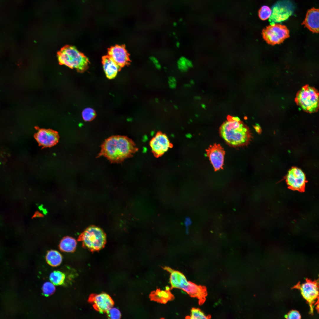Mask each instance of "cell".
<instances>
[{
  "instance_id": "6da1fadb",
  "label": "cell",
  "mask_w": 319,
  "mask_h": 319,
  "mask_svg": "<svg viewBox=\"0 0 319 319\" xmlns=\"http://www.w3.org/2000/svg\"><path fill=\"white\" fill-rule=\"evenodd\" d=\"M136 150L132 139L125 136H113L102 144L99 156H103L111 162L120 163L132 156Z\"/></svg>"
},
{
  "instance_id": "7a4b0ae2",
  "label": "cell",
  "mask_w": 319,
  "mask_h": 319,
  "mask_svg": "<svg viewBox=\"0 0 319 319\" xmlns=\"http://www.w3.org/2000/svg\"><path fill=\"white\" fill-rule=\"evenodd\" d=\"M220 135L227 144L237 147L247 145L252 136L249 128L237 117L230 115L219 128Z\"/></svg>"
},
{
  "instance_id": "3957f363",
  "label": "cell",
  "mask_w": 319,
  "mask_h": 319,
  "mask_svg": "<svg viewBox=\"0 0 319 319\" xmlns=\"http://www.w3.org/2000/svg\"><path fill=\"white\" fill-rule=\"evenodd\" d=\"M164 268L170 274V282L172 288L182 289L191 297L197 298L201 302L204 300L206 293L202 287L188 281L185 276L178 271L167 267Z\"/></svg>"
},
{
  "instance_id": "277c9868",
  "label": "cell",
  "mask_w": 319,
  "mask_h": 319,
  "mask_svg": "<svg viewBox=\"0 0 319 319\" xmlns=\"http://www.w3.org/2000/svg\"><path fill=\"white\" fill-rule=\"evenodd\" d=\"M57 57L60 64L80 72L85 71L88 67L87 57L73 46H67L62 48Z\"/></svg>"
},
{
  "instance_id": "5b68a950",
  "label": "cell",
  "mask_w": 319,
  "mask_h": 319,
  "mask_svg": "<svg viewBox=\"0 0 319 319\" xmlns=\"http://www.w3.org/2000/svg\"><path fill=\"white\" fill-rule=\"evenodd\" d=\"M295 102L305 111L312 113L319 108V96L317 90L308 85L304 86L297 93Z\"/></svg>"
},
{
  "instance_id": "8992f818",
  "label": "cell",
  "mask_w": 319,
  "mask_h": 319,
  "mask_svg": "<svg viewBox=\"0 0 319 319\" xmlns=\"http://www.w3.org/2000/svg\"><path fill=\"white\" fill-rule=\"evenodd\" d=\"M81 240L84 245L92 250H99L102 248L106 242V237L102 230L95 226L87 229L82 234Z\"/></svg>"
},
{
  "instance_id": "52a82bcc",
  "label": "cell",
  "mask_w": 319,
  "mask_h": 319,
  "mask_svg": "<svg viewBox=\"0 0 319 319\" xmlns=\"http://www.w3.org/2000/svg\"><path fill=\"white\" fill-rule=\"evenodd\" d=\"M289 31L285 25L279 24L271 25L262 31L263 38L269 44H279L289 36Z\"/></svg>"
},
{
  "instance_id": "ba28073f",
  "label": "cell",
  "mask_w": 319,
  "mask_h": 319,
  "mask_svg": "<svg viewBox=\"0 0 319 319\" xmlns=\"http://www.w3.org/2000/svg\"><path fill=\"white\" fill-rule=\"evenodd\" d=\"M294 7L289 0L277 2L272 8V14L269 18L271 22H279L285 21L293 13Z\"/></svg>"
},
{
  "instance_id": "9c48e42d",
  "label": "cell",
  "mask_w": 319,
  "mask_h": 319,
  "mask_svg": "<svg viewBox=\"0 0 319 319\" xmlns=\"http://www.w3.org/2000/svg\"><path fill=\"white\" fill-rule=\"evenodd\" d=\"M288 187L293 190L300 192L305 191L307 182L305 175L300 169L294 167L288 171L286 177Z\"/></svg>"
},
{
  "instance_id": "30bf717a",
  "label": "cell",
  "mask_w": 319,
  "mask_h": 319,
  "mask_svg": "<svg viewBox=\"0 0 319 319\" xmlns=\"http://www.w3.org/2000/svg\"><path fill=\"white\" fill-rule=\"evenodd\" d=\"M34 137L40 146L45 147L54 146L59 139L58 132L51 129H38Z\"/></svg>"
},
{
  "instance_id": "8fae6325",
  "label": "cell",
  "mask_w": 319,
  "mask_h": 319,
  "mask_svg": "<svg viewBox=\"0 0 319 319\" xmlns=\"http://www.w3.org/2000/svg\"><path fill=\"white\" fill-rule=\"evenodd\" d=\"M207 155L215 171L223 168L225 151L219 144L211 145L206 150Z\"/></svg>"
},
{
  "instance_id": "7c38bea8",
  "label": "cell",
  "mask_w": 319,
  "mask_h": 319,
  "mask_svg": "<svg viewBox=\"0 0 319 319\" xmlns=\"http://www.w3.org/2000/svg\"><path fill=\"white\" fill-rule=\"evenodd\" d=\"M108 56L121 68L130 63L129 54L124 45H116L109 48Z\"/></svg>"
},
{
  "instance_id": "4fadbf2b",
  "label": "cell",
  "mask_w": 319,
  "mask_h": 319,
  "mask_svg": "<svg viewBox=\"0 0 319 319\" xmlns=\"http://www.w3.org/2000/svg\"><path fill=\"white\" fill-rule=\"evenodd\" d=\"M152 150L157 156L160 155L167 152L171 144L167 136L162 133H158L150 142Z\"/></svg>"
},
{
  "instance_id": "5bb4252c",
  "label": "cell",
  "mask_w": 319,
  "mask_h": 319,
  "mask_svg": "<svg viewBox=\"0 0 319 319\" xmlns=\"http://www.w3.org/2000/svg\"><path fill=\"white\" fill-rule=\"evenodd\" d=\"M91 300L95 309L101 312H107L113 305L110 296L104 293L93 296Z\"/></svg>"
},
{
  "instance_id": "9a60e30c",
  "label": "cell",
  "mask_w": 319,
  "mask_h": 319,
  "mask_svg": "<svg viewBox=\"0 0 319 319\" xmlns=\"http://www.w3.org/2000/svg\"><path fill=\"white\" fill-rule=\"evenodd\" d=\"M301 293L303 297L310 303H312L318 295V288L317 283L307 280L299 286Z\"/></svg>"
},
{
  "instance_id": "2e32d148",
  "label": "cell",
  "mask_w": 319,
  "mask_h": 319,
  "mask_svg": "<svg viewBox=\"0 0 319 319\" xmlns=\"http://www.w3.org/2000/svg\"><path fill=\"white\" fill-rule=\"evenodd\" d=\"M319 9L313 8L308 10L302 25L313 33L319 32Z\"/></svg>"
},
{
  "instance_id": "e0dca14e",
  "label": "cell",
  "mask_w": 319,
  "mask_h": 319,
  "mask_svg": "<svg viewBox=\"0 0 319 319\" xmlns=\"http://www.w3.org/2000/svg\"><path fill=\"white\" fill-rule=\"evenodd\" d=\"M102 63L106 77L110 79L114 78L121 68L108 55L102 57Z\"/></svg>"
},
{
  "instance_id": "ac0fdd59",
  "label": "cell",
  "mask_w": 319,
  "mask_h": 319,
  "mask_svg": "<svg viewBox=\"0 0 319 319\" xmlns=\"http://www.w3.org/2000/svg\"><path fill=\"white\" fill-rule=\"evenodd\" d=\"M149 297L152 300L163 304L174 298V296L170 290H160V289H157L156 290L152 292Z\"/></svg>"
},
{
  "instance_id": "d6986e66",
  "label": "cell",
  "mask_w": 319,
  "mask_h": 319,
  "mask_svg": "<svg viewBox=\"0 0 319 319\" xmlns=\"http://www.w3.org/2000/svg\"><path fill=\"white\" fill-rule=\"evenodd\" d=\"M77 244V241L75 239L70 237H66L61 240L59 247L60 249L63 252H72L75 250Z\"/></svg>"
},
{
  "instance_id": "ffe728a7",
  "label": "cell",
  "mask_w": 319,
  "mask_h": 319,
  "mask_svg": "<svg viewBox=\"0 0 319 319\" xmlns=\"http://www.w3.org/2000/svg\"><path fill=\"white\" fill-rule=\"evenodd\" d=\"M46 259L49 265L55 267L61 264L62 261V257L61 253L58 251L51 250L48 251L47 253Z\"/></svg>"
},
{
  "instance_id": "44dd1931",
  "label": "cell",
  "mask_w": 319,
  "mask_h": 319,
  "mask_svg": "<svg viewBox=\"0 0 319 319\" xmlns=\"http://www.w3.org/2000/svg\"><path fill=\"white\" fill-rule=\"evenodd\" d=\"M49 278L51 282L54 284L59 285L64 283L65 276L63 272L56 271H53L50 274Z\"/></svg>"
},
{
  "instance_id": "7402d4cb",
  "label": "cell",
  "mask_w": 319,
  "mask_h": 319,
  "mask_svg": "<svg viewBox=\"0 0 319 319\" xmlns=\"http://www.w3.org/2000/svg\"><path fill=\"white\" fill-rule=\"evenodd\" d=\"M82 116L84 120L90 121L93 120L96 116L95 110L90 108H85L82 112Z\"/></svg>"
},
{
  "instance_id": "603a6c76",
  "label": "cell",
  "mask_w": 319,
  "mask_h": 319,
  "mask_svg": "<svg viewBox=\"0 0 319 319\" xmlns=\"http://www.w3.org/2000/svg\"><path fill=\"white\" fill-rule=\"evenodd\" d=\"M186 318L192 319H206L208 318V317L199 309L193 308L191 310L190 315L187 316Z\"/></svg>"
},
{
  "instance_id": "cb8c5ba5",
  "label": "cell",
  "mask_w": 319,
  "mask_h": 319,
  "mask_svg": "<svg viewBox=\"0 0 319 319\" xmlns=\"http://www.w3.org/2000/svg\"><path fill=\"white\" fill-rule=\"evenodd\" d=\"M272 14V10L268 6H263L258 12L259 17L262 20H265L269 18Z\"/></svg>"
},
{
  "instance_id": "d4e9b609",
  "label": "cell",
  "mask_w": 319,
  "mask_h": 319,
  "mask_svg": "<svg viewBox=\"0 0 319 319\" xmlns=\"http://www.w3.org/2000/svg\"><path fill=\"white\" fill-rule=\"evenodd\" d=\"M55 290V285L51 282H46L43 285L42 291L43 294L46 296L52 294Z\"/></svg>"
},
{
  "instance_id": "484cf974",
  "label": "cell",
  "mask_w": 319,
  "mask_h": 319,
  "mask_svg": "<svg viewBox=\"0 0 319 319\" xmlns=\"http://www.w3.org/2000/svg\"><path fill=\"white\" fill-rule=\"evenodd\" d=\"M109 318L111 319H118L121 316L120 310L117 308L112 306L107 311Z\"/></svg>"
},
{
  "instance_id": "4316f807",
  "label": "cell",
  "mask_w": 319,
  "mask_h": 319,
  "mask_svg": "<svg viewBox=\"0 0 319 319\" xmlns=\"http://www.w3.org/2000/svg\"><path fill=\"white\" fill-rule=\"evenodd\" d=\"M301 315L300 313L297 311L292 310L286 315L285 317L287 319H300Z\"/></svg>"
},
{
  "instance_id": "83f0119b",
  "label": "cell",
  "mask_w": 319,
  "mask_h": 319,
  "mask_svg": "<svg viewBox=\"0 0 319 319\" xmlns=\"http://www.w3.org/2000/svg\"><path fill=\"white\" fill-rule=\"evenodd\" d=\"M254 128L258 134H260L262 131L261 129L260 126L257 124L254 126Z\"/></svg>"
},
{
  "instance_id": "f1b7e54d",
  "label": "cell",
  "mask_w": 319,
  "mask_h": 319,
  "mask_svg": "<svg viewBox=\"0 0 319 319\" xmlns=\"http://www.w3.org/2000/svg\"><path fill=\"white\" fill-rule=\"evenodd\" d=\"M148 138L147 136L146 135H144L143 137V141H144V142H145V141H147L148 140Z\"/></svg>"
},
{
  "instance_id": "f546056e",
  "label": "cell",
  "mask_w": 319,
  "mask_h": 319,
  "mask_svg": "<svg viewBox=\"0 0 319 319\" xmlns=\"http://www.w3.org/2000/svg\"><path fill=\"white\" fill-rule=\"evenodd\" d=\"M185 136L186 138L190 139L192 137V135L190 133H187L185 135Z\"/></svg>"
},
{
  "instance_id": "4dcf8cb0",
  "label": "cell",
  "mask_w": 319,
  "mask_h": 319,
  "mask_svg": "<svg viewBox=\"0 0 319 319\" xmlns=\"http://www.w3.org/2000/svg\"><path fill=\"white\" fill-rule=\"evenodd\" d=\"M147 147H144L143 148V152L144 153L146 152H147Z\"/></svg>"
},
{
  "instance_id": "1f68e13d",
  "label": "cell",
  "mask_w": 319,
  "mask_h": 319,
  "mask_svg": "<svg viewBox=\"0 0 319 319\" xmlns=\"http://www.w3.org/2000/svg\"><path fill=\"white\" fill-rule=\"evenodd\" d=\"M155 134V132L154 131H152L150 133V135L152 136H153Z\"/></svg>"
},
{
  "instance_id": "d6a6232c",
  "label": "cell",
  "mask_w": 319,
  "mask_h": 319,
  "mask_svg": "<svg viewBox=\"0 0 319 319\" xmlns=\"http://www.w3.org/2000/svg\"><path fill=\"white\" fill-rule=\"evenodd\" d=\"M170 288L169 287L167 286L166 287V290H170Z\"/></svg>"
},
{
  "instance_id": "836d02e7",
  "label": "cell",
  "mask_w": 319,
  "mask_h": 319,
  "mask_svg": "<svg viewBox=\"0 0 319 319\" xmlns=\"http://www.w3.org/2000/svg\"><path fill=\"white\" fill-rule=\"evenodd\" d=\"M171 136H172V137H174V134H172L171 135Z\"/></svg>"
}]
</instances>
